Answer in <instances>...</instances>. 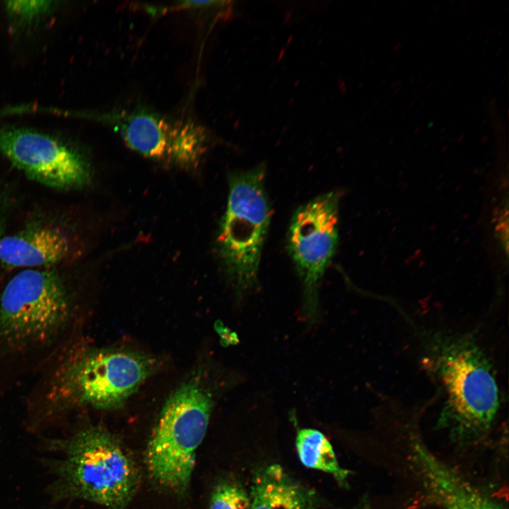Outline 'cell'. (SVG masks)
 Here are the masks:
<instances>
[{
    "instance_id": "1",
    "label": "cell",
    "mask_w": 509,
    "mask_h": 509,
    "mask_svg": "<svg viewBox=\"0 0 509 509\" xmlns=\"http://www.w3.org/2000/svg\"><path fill=\"white\" fill-rule=\"evenodd\" d=\"M78 293L54 267L25 269L0 288V394L35 378L78 339Z\"/></svg>"
},
{
    "instance_id": "2",
    "label": "cell",
    "mask_w": 509,
    "mask_h": 509,
    "mask_svg": "<svg viewBox=\"0 0 509 509\" xmlns=\"http://www.w3.org/2000/svg\"><path fill=\"white\" fill-rule=\"evenodd\" d=\"M79 339L35 378L25 401L33 425L80 408L117 409L157 368L156 360L142 353L92 347Z\"/></svg>"
},
{
    "instance_id": "3",
    "label": "cell",
    "mask_w": 509,
    "mask_h": 509,
    "mask_svg": "<svg viewBox=\"0 0 509 509\" xmlns=\"http://www.w3.org/2000/svg\"><path fill=\"white\" fill-rule=\"evenodd\" d=\"M423 368L443 399L438 425L462 443L490 431L500 408L492 363L469 334L423 333Z\"/></svg>"
},
{
    "instance_id": "4",
    "label": "cell",
    "mask_w": 509,
    "mask_h": 509,
    "mask_svg": "<svg viewBox=\"0 0 509 509\" xmlns=\"http://www.w3.org/2000/svg\"><path fill=\"white\" fill-rule=\"evenodd\" d=\"M54 443L62 452L54 464L59 497L112 509H123L129 503L138 487L139 471L130 454L107 430L90 426Z\"/></svg>"
},
{
    "instance_id": "5",
    "label": "cell",
    "mask_w": 509,
    "mask_h": 509,
    "mask_svg": "<svg viewBox=\"0 0 509 509\" xmlns=\"http://www.w3.org/2000/svg\"><path fill=\"white\" fill-rule=\"evenodd\" d=\"M213 404L210 387L199 375L183 382L165 401L145 457L148 472L158 484L175 492L187 489Z\"/></svg>"
},
{
    "instance_id": "6",
    "label": "cell",
    "mask_w": 509,
    "mask_h": 509,
    "mask_svg": "<svg viewBox=\"0 0 509 509\" xmlns=\"http://www.w3.org/2000/svg\"><path fill=\"white\" fill-rule=\"evenodd\" d=\"M264 185L263 165L233 173L229 179L216 248L223 270L238 295L257 283L271 215Z\"/></svg>"
},
{
    "instance_id": "7",
    "label": "cell",
    "mask_w": 509,
    "mask_h": 509,
    "mask_svg": "<svg viewBox=\"0 0 509 509\" xmlns=\"http://www.w3.org/2000/svg\"><path fill=\"white\" fill-rule=\"evenodd\" d=\"M339 192H326L299 206L290 222L287 249L303 288L304 312L319 315L318 290L339 240Z\"/></svg>"
},
{
    "instance_id": "8",
    "label": "cell",
    "mask_w": 509,
    "mask_h": 509,
    "mask_svg": "<svg viewBox=\"0 0 509 509\" xmlns=\"http://www.w3.org/2000/svg\"><path fill=\"white\" fill-rule=\"evenodd\" d=\"M0 153L30 180L71 190L86 185L90 169L84 157L57 139L35 130L0 129Z\"/></svg>"
},
{
    "instance_id": "9",
    "label": "cell",
    "mask_w": 509,
    "mask_h": 509,
    "mask_svg": "<svg viewBox=\"0 0 509 509\" xmlns=\"http://www.w3.org/2000/svg\"><path fill=\"white\" fill-rule=\"evenodd\" d=\"M105 119L111 121L131 149L166 165L194 170L207 148L206 131L192 122H172L144 111L122 112Z\"/></svg>"
},
{
    "instance_id": "10",
    "label": "cell",
    "mask_w": 509,
    "mask_h": 509,
    "mask_svg": "<svg viewBox=\"0 0 509 509\" xmlns=\"http://www.w3.org/2000/svg\"><path fill=\"white\" fill-rule=\"evenodd\" d=\"M74 250L70 235L49 223L33 224L0 240V261L6 268L53 267Z\"/></svg>"
},
{
    "instance_id": "11",
    "label": "cell",
    "mask_w": 509,
    "mask_h": 509,
    "mask_svg": "<svg viewBox=\"0 0 509 509\" xmlns=\"http://www.w3.org/2000/svg\"><path fill=\"white\" fill-rule=\"evenodd\" d=\"M414 458L429 492L443 509H502L415 441Z\"/></svg>"
},
{
    "instance_id": "12",
    "label": "cell",
    "mask_w": 509,
    "mask_h": 509,
    "mask_svg": "<svg viewBox=\"0 0 509 509\" xmlns=\"http://www.w3.org/2000/svg\"><path fill=\"white\" fill-rule=\"evenodd\" d=\"M250 501V509H313L311 493L277 464L255 474Z\"/></svg>"
},
{
    "instance_id": "13",
    "label": "cell",
    "mask_w": 509,
    "mask_h": 509,
    "mask_svg": "<svg viewBox=\"0 0 509 509\" xmlns=\"http://www.w3.org/2000/svg\"><path fill=\"white\" fill-rule=\"evenodd\" d=\"M296 445L303 465L330 474L341 483L346 481L350 472L339 466L332 445L322 433L302 428L298 431Z\"/></svg>"
},
{
    "instance_id": "14",
    "label": "cell",
    "mask_w": 509,
    "mask_h": 509,
    "mask_svg": "<svg viewBox=\"0 0 509 509\" xmlns=\"http://www.w3.org/2000/svg\"><path fill=\"white\" fill-rule=\"evenodd\" d=\"M56 4L53 1H4V7L16 23L30 25L49 13Z\"/></svg>"
},
{
    "instance_id": "15",
    "label": "cell",
    "mask_w": 509,
    "mask_h": 509,
    "mask_svg": "<svg viewBox=\"0 0 509 509\" xmlns=\"http://www.w3.org/2000/svg\"><path fill=\"white\" fill-rule=\"evenodd\" d=\"M250 497L238 484L225 482L213 491L209 509H250Z\"/></svg>"
},
{
    "instance_id": "16",
    "label": "cell",
    "mask_w": 509,
    "mask_h": 509,
    "mask_svg": "<svg viewBox=\"0 0 509 509\" xmlns=\"http://www.w3.org/2000/svg\"><path fill=\"white\" fill-rule=\"evenodd\" d=\"M7 198L0 192V240L3 238L7 213Z\"/></svg>"
}]
</instances>
